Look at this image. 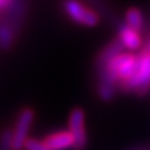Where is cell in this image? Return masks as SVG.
Returning <instances> with one entry per match:
<instances>
[{"label": "cell", "mask_w": 150, "mask_h": 150, "mask_svg": "<svg viewBox=\"0 0 150 150\" xmlns=\"http://www.w3.org/2000/svg\"><path fill=\"white\" fill-rule=\"evenodd\" d=\"M43 142L48 150H67L69 148H74L75 144L74 137L70 131H58L50 134Z\"/></svg>", "instance_id": "cell-5"}, {"label": "cell", "mask_w": 150, "mask_h": 150, "mask_svg": "<svg viewBox=\"0 0 150 150\" xmlns=\"http://www.w3.org/2000/svg\"><path fill=\"white\" fill-rule=\"evenodd\" d=\"M119 38L118 39L123 43L124 48L128 50H138L142 45V40H140V35L139 31L134 30L133 28H130L126 23H123V24L119 25Z\"/></svg>", "instance_id": "cell-6"}, {"label": "cell", "mask_w": 150, "mask_h": 150, "mask_svg": "<svg viewBox=\"0 0 150 150\" xmlns=\"http://www.w3.org/2000/svg\"><path fill=\"white\" fill-rule=\"evenodd\" d=\"M149 51H150V44H149Z\"/></svg>", "instance_id": "cell-13"}, {"label": "cell", "mask_w": 150, "mask_h": 150, "mask_svg": "<svg viewBox=\"0 0 150 150\" xmlns=\"http://www.w3.org/2000/svg\"><path fill=\"white\" fill-rule=\"evenodd\" d=\"M125 23L130 28H133L134 30H137V31L142 30L144 25V19L139 9H135V8L129 9L125 15Z\"/></svg>", "instance_id": "cell-9"}, {"label": "cell", "mask_w": 150, "mask_h": 150, "mask_svg": "<svg viewBox=\"0 0 150 150\" xmlns=\"http://www.w3.org/2000/svg\"><path fill=\"white\" fill-rule=\"evenodd\" d=\"M63 8L67 15L76 24L84 26H95L99 23L98 14L84 6L78 0H65Z\"/></svg>", "instance_id": "cell-2"}, {"label": "cell", "mask_w": 150, "mask_h": 150, "mask_svg": "<svg viewBox=\"0 0 150 150\" xmlns=\"http://www.w3.org/2000/svg\"><path fill=\"white\" fill-rule=\"evenodd\" d=\"M125 91H134L138 95H145L150 88V51H144L138 56V68L134 75L119 84Z\"/></svg>", "instance_id": "cell-1"}, {"label": "cell", "mask_w": 150, "mask_h": 150, "mask_svg": "<svg viewBox=\"0 0 150 150\" xmlns=\"http://www.w3.org/2000/svg\"><path fill=\"white\" fill-rule=\"evenodd\" d=\"M0 150H14L13 149V131L5 129L0 137Z\"/></svg>", "instance_id": "cell-11"}, {"label": "cell", "mask_w": 150, "mask_h": 150, "mask_svg": "<svg viewBox=\"0 0 150 150\" xmlns=\"http://www.w3.org/2000/svg\"><path fill=\"white\" fill-rule=\"evenodd\" d=\"M115 94H116V85L99 81V85H98V95H99L101 100L110 101V100H112V98L115 96Z\"/></svg>", "instance_id": "cell-10"}, {"label": "cell", "mask_w": 150, "mask_h": 150, "mask_svg": "<svg viewBox=\"0 0 150 150\" xmlns=\"http://www.w3.org/2000/svg\"><path fill=\"white\" fill-rule=\"evenodd\" d=\"M16 33L13 29V26L4 19L0 21V49L9 50L13 46L16 38Z\"/></svg>", "instance_id": "cell-8"}, {"label": "cell", "mask_w": 150, "mask_h": 150, "mask_svg": "<svg viewBox=\"0 0 150 150\" xmlns=\"http://www.w3.org/2000/svg\"><path fill=\"white\" fill-rule=\"evenodd\" d=\"M25 150H48L44 142H40L38 139H28L24 145Z\"/></svg>", "instance_id": "cell-12"}, {"label": "cell", "mask_w": 150, "mask_h": 150, "mask_svg": "<svg viewBox=\"0 0 150 150\" xmlns=\"http://www.w3.org/2000/svg\"><path fill=\"white\" fill-rule=\"evenodd\" d=\"M34 120V111L29 108L21 110L18 116L15 128L13 130V149L20 150L24 148L25 142L28 140V134L29 129Z\"/></svg>", "instance_id": "cell-3"}, {"label": "cell", "mask_w": 150, "mask_h": 150, "mask_svg": "<svg viewBox=\"0 0 150 150\" xmlns=\"http://www.w3.org/2000/svg\"><path fill=\"white\" fill-rule=\"evenodd\" d=\"M84 111L80 108H75V109L70 112L69 116V131L73 134L75 144V150H84L88 144V137L85 131V125H84Z\"/></svg>", "instance_id": "cell-4"}, {"label": "cell", "mask_w": 150, "mask_h": 150, "mask_svg": "<svg viewBox=\"0 0 150 150\" xmlns=\"http://www.w3.org/2000/svg\"><path fill=\"white\" fill-rule=\"evenodd\" d=\"M124 49H125L124 45L119 39L112 40L110 44H108L105 48L101 50V53L99 54V56H98L96 68L100 69L103 67H105V65L109 62H111L114 58H116V56L120 55V54H123Z\"/></svg>", "instance_id": "cell-7"}]
</instances>
